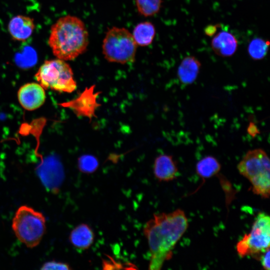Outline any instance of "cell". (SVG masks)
<instances>
[{
	"mask_svg": "<svg viewBox=\"0 0 270 270\" xmlns=\"http://www.w3.org/2000/svg\"><path fill=\"white\" fill-rule=\"evenodd\" d=\"M188 220L184 210L154 214L144 228L150 252L148 269L160 270L170 260L176 244L186 232Z\"/></svg>",
	"mask_w": 270,
	"mask_h": 270,
	"instance_id": "6da1fadb",
	"label": "cell"
},
{
	"mask_svg": "<svg viewBox=\"0 0 270 270\" xmlns=\"http://www.w3.org/2000/svg\"><path fill=\"white\" fill-rule=\"evenodd\" d=\"M88 43L86 27L77 16H62L50 28L48 44L57 58L74 60L86 52Z\"/></svg>",
	"mask_w": 270,
	"mask_h": 270,
	"instance_id": "7a4b0ae2",
	"label": "cell"
},
{
	"mask_svg": "<svg viewBox=\"0 0 270 270\" xmlns=\"http://www.w3.org/2000/svg\"><path fill=\"white\" fill-rule=\"evenodd\" d=\"M240 174L252 184V192L264 198L270 194V162L262 148L248 150L238 164Z\"/></svg>",
	"mask_w": 270,
	"mask_h": 270,
	"instance_id": "3957f363",
	"label": "cell"
},
{
	"mask_svg": "<svg viewBox=\"0 0 270 270\" xmlns=\"http://www.w3.org/2000/svg\"><path fill=\"white\" fill-rule=\"evenodd\" d=\"M12 228L18 239L29 248L39 244L46 230L42 214L27 206L16 210L12 222Z\"/></svg>",
	"mask_w": 270,
	"mask_h": 270,
	"instance_id": "277c9868",
	"label": "cell"
},
{
	"mask_svg": "<svg viewBox=\"0 0 270 270\" xmlns=\"http://www.w3.org/2000/svg\"><path fill=\"white\" fill-rule=\"evenodd\" d=\"M34 78L44 90L70 93L77 86L70 66L59 58L45 60Z\"/></svg>",
	"mask_w": 270,
	"mask_h": 270,
	"instance_id": "5b68a950",
	"label": "cell"
},
{
	"mask_svg": "<svg viewBox=\"0 0 270 270\" xmlns=\"http://www.w3.org/2000/svg\"><path fill=\"white\" fill-rule=\"evenodd\" d=\"M137 46L128 30L114 26L106 32L103 40L102 54L110 62L130 63L134 60Z\"/></svg>",
	"mask_w": 270,
	"mask_h": 270,
	"instance_id": "8992f818",
	"label": "cell"
},
{
	"mask_svg": "<svg viewBox=\"0 0 270 270\" xmlns=\"http://www.w3.org/2000/svg\"><path fill=\"white\" fill-rule=\"evenodd\" d=\"M270 246V218L261 212L257 215L250 232L237 242L236 250L241 258L251 256L257 258Z\"/></svg>",
	"mask_w": 270,
	"mask_h": 270,
	"instance_id": "52a82bcc",
	"label": "cell"
},
{
	"mask_svg": "<svg viewBox=\"0 0 270 270\" xmlns=\"http://www.w3.org/2000/svg\"><path fill=\"white\" fill-rule=\"evenodd\" d=\"M37 174L46 189L57 193L64 178L60 162L54 158L46 160L37 168Z\"/></svg>",
	"mask_w": 270,
	"mask_h": 270,
	"instance_id": "ba28073f",
	"label": "cell"
},
{
	"mask_svg": "<svg viewBox=\"0 0 270 270\" xmlns=\"http://www.w3.org/2000/svg\"><path fill=\"white\" fill-rule=\"evenodd\" d=\"M93 86L86 88L78 96L70 101L60 104L62 106L70 108L78 116L91 118L94 116L96 108L98 106L96 99L98 93L94 92Z\"/></svg>",
	"mask_w": 270,
	"mask_h": 270,
	"instance_id": "9c48e42d",
	"label": "cell"
},
{
	"mask_svg": "<svg viewBox=\"0 0 270 270\" xmlns=\"http://www.w3.org/2000/svg\"><path fill=\"white\" fill-rule=\"evenodd\" d=\"M18 97L20 105L28 110L40 107L46 98L44 89L36 82L27 83L22 86L18 90Z\"/></svg>",
	"mask_w": 270,
	"mask_h": 270,
	"instance_id": "30bf717a",
	"label": "cell"
},
{
	"mask_svg": "<svg viewBox=\"0 0 270 270\" xmlns=\"http://www.w3.org/2000/svg\"><path fill=\"white\" fill-rule=\"evenodd\" d=\"M35 28L34 20L22 14L12 17L9 21L8 29L11 38L16 41L24 42L29 38Z\"/></svg>",
	"mask_w": 270,
	"mask_h": 270,
	"instance_id": "8fae6325",
	"label": "cell"
},
{
	"mask_svg": "<svg viewBox=\"0 0 270 270\" xmlns=\"http://www.w3.org/2000/svg\"><path fill=\"white\" fill-rule=\"evenodd\" d=\"M154 174L160 182H169L177 176L178 168L171 155L162 154L158 156L154 162Z\"/></svg>",
	"mask_w": 270,
	"mask_h": 270,
	"instance_id": "7c38bea8",
	"label": "cell"
},
{
	"mask_svg": "<svg viewBox=\"0 0 270 270\" xmlns=\"http://www.w3.org/2000/svg\"><path fill=\"white\" fill-rule=\"evenodd\" d=\"M212 48L217 55L228 57L233 55L238 48V44L236 38L230 32L222 31L212 38Z\"/></svg>",
	"mask_w": 270,
	"mask_h": 270,
	"instance_id": "4fadbf2b",
	"label": "cell"
},
{
	"mask_svg": "<svg viewBox=\"0 0 270 270\" xmlns=\"http://www.w3.org/2000/svg\"><path fill=\"white\" fill-rule=\"evenodd\" d=\"M200 67L201 64L196 57H185L178 68L177 75L180 82L184 85L192 84L198 77Z\"/></svg>",
	"mask_w": 270,
	"mask_h": 270,
	"instance_id": "5bb4252c",
	"label": "cell"
},
{
	"mask_svg": "<svg viewBox=\"0 0 270 270\" xmlns=\"http://www.w3.org/2000/svg\"><path fill=\"white\" fill-rule=\"evenodd\" d=\"M72 244L79 250H87L93 244L94 234L91 227L82 223L76 226L70 232L69 237Z\"/></svg>",
	"mask_w": 270,
	"mask_h": 270,
	"instance_id": "9a60e30c",
	"label": "cell"
},
{
	"mask_svg": "<svg viewBox=\"0 0 270 270\" xmlns=\"http://www.w3.org/2000/svg\"><path fill=\"white\" fill-rule=\"evenodd\" d=\"M156 34L154 24L149 22L138 24L134 28L132 35L137 46H146L153 42Z\"/></svg>",
	"mask_w": 270,
	"mask_h": 270,
	"instance_id": "2e32d148",
	"label": "cell"
},
{
	"mask_svg": "<svg viewBox=\"0 0 270 270\" xmlns=\"http://www.w3.org/2000/svg\"><path fill=\"white\" fill-rule=\"evenodd\" d=\"M221 165L218 160L212 156H206L200 160L196 164V170L197 174L205 180L217 174L220 171Z\"/></svg>",
	"mask_w": 270,
	"mask_h": 270,
	"instance_id": "e0dca14e",
	"label": "cell"
},
{
	"mask_svg": "<svg viewBox=\"0 0 270 270\" xmlns=\"http://www.w3.org/2000/svg\"><path fill=\"white\" fill-rule=\"evenodd\" d=\"M162 4V0H136L138 12L144 16H152L158 14Z\"/></svg>",
	"mask_w": 270,
	"mask_h": 270,
	"instance_id": "ac0fdd59",
	"label": "cell"
},
{
	"mask_svg": "<svg viewBox=\"0 0 270 270\" xmlns=\"http://www.w3.org/2000/svg\"><path fill=\"white\" fill-rule=\"evenodd\" d=\"M270 42L260 38H255L249 44L248 51L249 55L254 60H262L267 54Z\"/></svg>",
	"mask_w": 270,
	"mask_h": 270,
	"instance_id": "d6986e66",
	"label": "cell"
},
{
	"mask_svg": "<svg viewBox=\"0 0 270 270\" xmlns=\"http://www.w3.org/2000/svg\"><path fill=\"white\" fill-rule=\"evenodd\" d=\"M98 158L92 154H84L78 158V168L84 174H91L94 172L98 170Z\"/></svg>",
	"mask_w": 270,
	"mask_h": 270,
	"instance_id": "ffe728a7",
	"label": "cell"
},
{
	"mask_svg": "<svg viewBox=\"0 0 270 270\" xmlns=\"http://www.w3.org/2000/svg\"><path fill=\"white\" fill-rule=\"evenodd\" d=\"M40 269L43 270H71V268L66 263L52 260L45 262Z\"/></svg>",
	"mask_w": 270,
	"mask_h": 270,
	"instance_id": "44dd1931",
	"label": "cell"
},
{
	"mask_svg": "<svg viewBox=\"0 0 270 270\" xmlns=\"http://www.w3.org/2000/svg\"><path fill=\"white\" fill-rule=\"evenodd\" d=\"M257 258H259L262 266L265 270L270 269V248L260 254Z\"/></svg>",
	"mask_w": 270,
	"mask_h": 270,
	"instance_id": "7402d4cb",
	"label": "cell"
},
{
	"mask_svg": "<svg viewBox=\"0 0 270 270\" xmlns=\"http://www.w3.org/2000/svg\"><path fill=\"white\" fill-rule=\"evenodd\" d=\"M248 133L252 136H255L258 133L257 126L254 124L250 122L248 128Z\"/></svg>",
	"mask_w": 270,
	"mask_h": 270,
	"instance_id": "603a6c76",
	"label": "cell"
},
{
	"mask_svg": "<svg viewBox=\"0 0 270 270\" xmlns=\"http://www.w3.org/2000/svg\"><path fill=\"white\" fill-rule=\"evenodd\" d=\"M218 26H208L205 28V34L208 36H213L216 32Z\"/></svg>",
	"mask_w": 270,
	"mask_h": 270,
	"instance_id": "cb8c5ba5",
	"label": "cell"
}]
</instances>
